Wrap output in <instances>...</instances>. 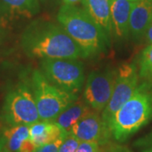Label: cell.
<instances>
[{
    "instance_id": "1",
    "label": "cell",
    "mask_w": 152,
    "mask_h": 152,
    "mask_svg": "<svg viewBox=\"0 0 152 152\" xmlns=\"http://www.w3.org/2000/svg\"><path fill=\"white\" fill-rule=\"evenodd\" d=\"M20 43L25 53L32 58H87L65 30L59 24L51 21H33L24 31Z\"/></svg>"
},
{
    "instance_id": "2",
    "label": "cell",
    "mask_w": 152,
    "mask_h": 152,
    "mask_svg": "<svg viewBox=\"0 0 152 152\" xmlns=\"http://www.w3.org/2000/svg\"><path fill=\"white\" fill-rule=\"evenodd\" d=\"M58 22L85 52L87 58L95 57L107 50L110 39L85 9L63 5L57 15Z\"/></svg>"
},
{
    "instance_id": "3",
    "label": "cell",
    "mask_w": 152,
    "mask_h": 152,
    "mask_svg": "<svg viewBox=\"0 0 152 152\" xmlns=\"http://www.w3.org/2000/svg\"><path fill=\"white\" fill-rule=\"evenodd\" d=\"M152 118V86L144 83L108 121L115 140L125 141Z\"/></svg>"
},
{
    "instance_id": "4",
    "label": "cell",
    "mask_w": 152,
    "mask_h": 152,
    "mask_svg": "<svg viewBox=\"0 0 152 152\" xmlns=\"http://www.w3.org/2000/svg\"><path fill=\"white\" fill-rule=\"evenodd\" d=\"M31 85L42 121H54L78 99V96L66 92L52 84L41 70L33 71Z\"/></svg>"
},
{
    "instance_id": "5",
    "label": "cell",
    "mask_w": 152,
    "mask_h": 152,
    "mask_svg": "<svg viewBox=\"0 0 152 152\" xmlns=\"http://www.w3.org/2000/svg\"><path fill=\"white\" fill-rule=\"evenodd\" d=\"M4 118L10 126L30 125L40 121L31 81L20 82L6 95Z\"/></svg>"
},
{
    "instance_id": "6",
    "label": "cell",
    "mask_w": 152,
    "mask_h": 152,
    "mask_svg": "<svg viewBox=\"0 0 152 152\" xmlns=\"http://www.w3.org/2000/svg\"><path fill=\"white\" fill-rule=\"evenodd\" d=\"M41 71L52 84L76 96L81 91L85 82L84 65L79 59H42Z\"/></svg>"
},
{
    "instance_id": "7",
    "label": "cell",
    "mask_w": 152,
    "mask_h": 152,
    "mask_svg": "<svg viewBox=\"0 0 152 152\" xmlns=\"http://www.w3.org/2000/svg\"><path fill=\"white\" fill-rule=\"evenodd\" d=\"M118 70L107 69L93 71L87 77L83 98L91 108L102 112L113 95Z\"/></svg>"
},
{
    "instance_id": "8",
    "label": "cell",
    "mask_w": 152,
    "mask_h": 152,
    "mask_svg": "<svg viewBox=\"0 0 152 152\" xmlns=\"http://www.w3.org/2000/svg\"><path fill=\"white\" fill-rule=\"evenodd\" d=\"M139 76L136 67L132 64H123L118 69L113 95L102 112V118L107 125L112 116L135 92L139 86Z\"/></svg>"
},
{
    "instance_id": "9",
    "label": "cell",
    "mask_w": 152,
    "mask_h": 152,
    "mask_svg": "<svg viewBox=\"0 0 152 152\" xmlns=\"http://www.w3.org/2000/svg\"><path fill=\"white\" fill-rule=\"evenodd\" d=\"M80 141H96L100 145L109 142L111 132L104 122L102 115L96 111H90L85 114L69 131Z\"/></svg>"
},
{
    "instance_id": "10",
    "label": "cell",
    "mask_w": 152,
    "mask_h": 152,
    "mask_svg": "<svg viewBox=\"0 0 152 152\" xmlns=\"http://www.w3.org/2000/svg\"><path fill=\"white\" fill-rule=\"evenodd\" d=\"M40 9V0H0V28L31 19Z\"/></svg>"
},
{
    "instance_id": "11",
    "label": "cell",
    "mask_w": 152,
    "mask_h": 152,
    "mask_svg": "<svg viewBox=\"0 0 152 152\" xmlns=\"http://www.w3.org/2000/svg\"><path fill=\"white\" fill-rule=\"evenodd\" d=\"M152 22V0H138L133 3L129 16V33L140 38L146 33Z\"/></svg>"
},
{
    "instance_id": "12",
    "label": "cell",
    "mask_w": 152,
    "mask_h": 152,
    "mask_svg": "<svg viewBox=\"0 0 152 152\" xmlns=\"http://www.w3.org/2000/svg\"><path fill=\"white\" fill-rule=\"evenodd\" d=\"M133 2L129 0H110L113 32L118 39H124L129 32V16Z\"/></svg>"
},
{
    "instance_id": "13",
    "label": "cell",
    "mask_w": 152,
    "mask_h": 152,
    "mask_svg": "<svg viewBox=\"0 0 152 152\" xmlns=\"http://www.w3.org/2000/svg\"><path fill=\"white\" fill-rule=\"evenodd\" d=\"M67 134L54 121L40 120L29 126V138L37 147L54 141Z\"/></svg>"
},
{
    "instance_id": "14",
    "label": "cell",
    "mask_w": 152,
    "mask_h": 152,
    "mask_svg": "<svg viewBox=\"0 0 152 152\" xmlns=\"http://www.w3.org/2000/svg\"><path fill=\"white\" fill-rule=\"evenodd\" d=\"M82 4L87 13L111 38L113 28L110 0H82Z\"/></svg>"
},
{
    "instance_id": "15",
    "label": "cell",
    "mask_w": 152,
    "mask_h": 152,
    "mask_svg": "<svg viewBox=\"0 0 152 152\" xmlns=\"http://www.w3.org/2000/svg\"><path fill=\"white\" fill-rule=\"evenodd\" d=\"M91 110V108L85 101H80L77 99L58 115L54 122L63 129L69 132L71 128Z\"/></svg>"
},
{
    "instance_id": "16",
    "label": "cell",
    "mask_w": 152,
    "mask_h": 152,
    "mask_svg": "<svg viewBox=\"0 0 152 152\" xmlns=\"http://www.w3.org/2000/svg\"><path fill=\"white\" fill-rule=\"evenodd\" d=\"M3 137L5 140V150L8 152H18L22 142L29 139V126H11L4 131Z\"/></svg>"
},
{
    "instance_id": "17",
    "label": "cell",
    "mask_w": 152,
    "mask_h": 152,
    "mask_svg": "<svg viewBox=\"0 0 152 152\" xmlns=\"http://www.w3.org/2000/svg\"><path fill=\"white\" fill-rule=\"evenodd\" d=\"M139 75L146 80H152V44L146 47L142 53Z\"/></svg>"
},
{
    "instance_id": "18",
    "label": "cell",
    "mask_w": 152,
    "mask_h": 152,
    "mask_svg": "<svg viewBox=\"0 0 152 152\" xmlns=\"http://www.w3.org/2000/svg\"><path fill=\"white\" fill-rule=\"evenodd\" d=\"M80 143V140L68 132V134L66 135L58 152H76Z\"/></svg>"
},
{
    "instance_id": "19",
    "label": "cell",
    "mask_w": 152,
    "mask_h": 152,
    "mask_svg": "<svg viewBox=\"0 0 152 152\" xmlns=\"http://www.w3.org/2000/svg\"><path fill=\"white\" fill-rule=\"evenodd\" d=\"M67 134L62 135L58 139H57L56 140L51 142V143L37 147L35 152H58L60 147L62 145V144H63Z\"/></svg>"
},
{
    "instance_id": "20",
    "label": "cell",
    "mask_w": 152,
    "mask_h": 152,
    "mask_svg": "<svg viewBox=\"0 0 152 152\" xmlns=\"http://www.w3.org/2000/svg\"><path fill=\"white\" fill-rule=\"evenodd\" d=\"M101 145L96 141H80L76 152H100Z\"/></svg>"
},
{
    "instance_id": "21",
    "label": "cell",
    "mask_w": 152,
    "mask_h": 152,
    "mask_svg": "<svg viewBox=\"0 0 152 152\" xmlns=\"http://www.w3.org/2000/svg\"><path fill=\"white\" fill-rule=\"evenodd\" d=\"M100 152H131L128 148L121 146L118 145L112 144L110 142H107L103 145H101Z\"/></svg>"
},
{
    "instance_id": "22",
    "label": "cell",
    "mask_w": 152,
    "mask_h": 152,
    "mask_svg": "<svg viewBox=\"0 0 152 152\" xmlns=\"http://www.w3.org/2000/svg\"><path fill=\"white\" fill-rule=\"evenodd\" d=\"M36 149H37L36 145L29 138L22 142L21 145L20 147L18 152H35Z\"/></svg>"
},
{
    "instance_id": "23",
    "label": "cell",
    "mask_w": 152,
    "mask_h": 152,
    "mask_svg": "<svg viewBox=\"0 0 152 152\" xmlns=\"http://www.w3.org/2000/svg\"><path fill=\"white\" fill-rule=\"evenodd\" d=\"M146 40L147 42L151 45L152 44V22L151 23L150 26L148 27L146 31Z\"/></svg>"
},
{
    "instance_id": "24",
    "label": "cell",
    "mask_w": 152,
    "mask_h": 152,
    "mask_svg": "<svg viewBox=\"0 0 152 152\" xmlns=\"http://www.w3.org/2000/svg\"><path fill=\"white\" fill-rule=\"evenodd\" d=\"M82 0H63V4L64 5H76Z\"/></svg>"
},
{
    "instance_id": "25",
    "label": "cell",
    "mask_w": 152,
    "mask_h": 152,
    "mask_svg": "<svg viewBox=\"0 0 152 152\" xmlns=\"http://www.w3.org/2000/svg\"><path fill=\"white\" fill-rule=\"evenodd\" d=\"M5 148V140L4 138L2 136L0 137V152H2Z\"/></svg>"
},
{
    "instance_id": "26",
    "label": "cell",
    "mask_w": 152,
    "mask_h": 152,
    "mask_svg": "<svg viewBox=\"0 0 152 152\" xmlns=\"http://www.w3.org/2000/svg\"><path fill=\"white\" fill-rule=\"evenodd\" d=\"M144 152H152V143H151V145L150 146L147 147L146 150H145V151Z\"/></svg>"
},
{
    "instance_id": "27",
    "label": "cell",
    "mask_w": 152,
    "mask_h": 152,
    "mask_svg": "<svg viewBox=\"0 0 152 152\" xmlns=\"http://www.w3.org/2000/svg\"><path fill=\"white\" fill-rule=\"evenodd\" d=\"M2 31V30H1V28H0V40L2 39V37H3V34H2V31Z\"/></svg>"
},
{
    "instance_id": "28",
    "label": "cell",
    "mask_w": 152,
    "mask_h": 152,
    "mask_svg": "<svg viewBox=\"0 0 152 152\" xmlns=\"http://www.w3.org/2000/svg\"><path fill=\"white\" fill-rule=\"evenodd\" d=\"M40 1H42V2H46V1H48V0H40Z\"/></svg>"
},
{
    "instance_id": "29",
    "label": "cell",
    "mask_w": 152,
    "mask_h": 152,
    "mask_svg": "<svg viewBox=\"0 0 152 152\" xmlns=\"http://www.w3.org/2000/svg\"><path fill=\"white\" fill-rule=\"evenodd\" d=\"M2 152H8V151H6V150H5V148H4V151H2Z\"/></svg>"
},
{
    "instance_id": "30",
    "label": "cell",
    "mask_w": 152,
    "mask_h": 152,
    "mask_svg": "<svg viewBox=\"0 0 152 152\" xmlns=\"http://www.w3.org/2000/svg\"><path fill=\"white\" fill-rule=\"evenodd\" d=\"M129 1H134V0H129Z\"/></svg>"
}]
</instances>
